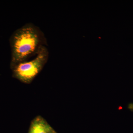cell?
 I'll list each match as a JSON object with an SVG mask.
<instances>
[{
  "label": "cell",
  "instance_id": "cell-3",
  "mask_svg": "<svg viewBox=\"0 0 133 133\" xmlns=\"http://www.w3.org/2000/svg\"><path fill=\"white\" fill-rule=\"evenodd\" d=\"M55 131L45 119L38 116L31 121L28 133H52Z\"/></svg>",
  "mask_w": 133,
  "mask_h": 133
},
{
  "label": "cell",
  "instance_id": "cell-1",
  "mask_svg": "<svg viewBox=\"0 0 133 133\" xmlns=\"http://www.w3.org/2000/svg\"><path fill=\"white\" fill-rule=\"evenodd\" d=\"M44 34L33 23H28L17 29L10 39L11 50L10 67L28 61L46 45Z\"/></svg>",
  "mask_w": 133,
  "mask_h": 133
},
{
  "label": "cell",
  "instance_id": "cell-4",
  "mask_svg": "<svg viewBox=\"0 0 133 133\" xmlns=\"http://www.w3.org/2000/svg\"><path fill=\"white\" fill-rule=\"evenodd\" d=\"M57 133L56 132H55H55H53V133Z\"/></svg>",
  "mask_w": 133,
  "mask_h": 133
},
{
  "label": "cell",
  "instance_id": "cell-2",
  "mask_svg": "<svg viewBox=\"0 0 133 133\" xmlns=\"http://www.w3.org/2000/svg\"><path fill=\"white\" fill-rule=\"evenodd\" d=\"M49 57L48 48L43 45L33 59L19 63L11 68L12 76L22 83L30 84L42 70Z\"/></svg>",
  "mask_w": 133,
  "mask_h": 133
}]
</instances>
